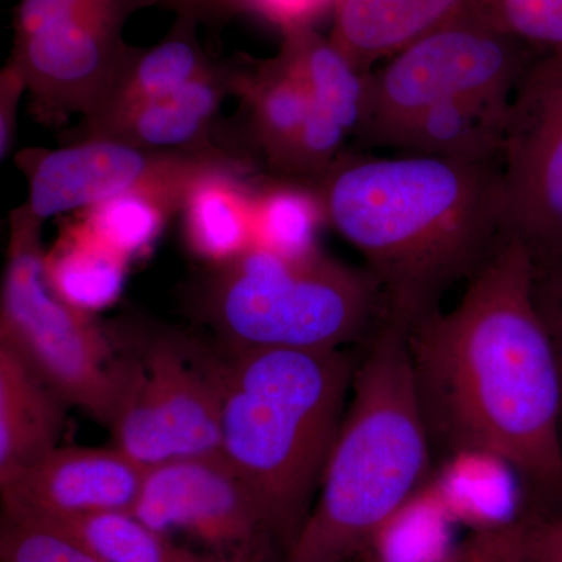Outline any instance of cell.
I'll return each instance as SVG.
<instances>
[{"label": "cell", "instance_id": "1", "mask_svg": "<svg viewBox=\"0 0 562 562\" xmlns=\"http://www.w3.org/2000/svg\"><path fill=\"white\" fill-rule=\"evenodd\" d=\"M531 255L503 233L460 302L408 331L436 461L482 452L512 465L532 519L562 517V392L536 308Z\"/></svg>", "mask_w": 562, "mask_h": 562}, {"label": "cell", "instance_id": "2", "mask_svg": "<svg viewBox=\"0 0 562 562\" xmlns=\"http://www.w3.org/2000/svg\"><path fill=\"white\" fill-rule=\"evenodd\" d=\"M312 190L325 224L364 258L386 321L408 331L441 312L506 231L501 160L344 151Z\"/></svg>", "mask_w": 562, "mask_h": 562}, {"label": "cell", "instance_id": "3", "mask_svg": "<svg viewBox=\"0 0 562 562\" xmlns=\"http://www.w3.org/2000/svg\"><path fill=\"white\" fill-rule=\"evenodd\" d=\"M408 330L384 321L360 355L316 501L279 562H353L435 475Z\"/></svg>", "mask_w": 562, "mask_h": 562}, {"label": "cell", "instance_id": "4", "mask_svg": "<svg viewBox=\"0 0 562 562\" xmlns=\"http://www.w3.org/2000/svg\"><path fill=\"white\" fill-rule=\"evenodd\" d=\"M358 361L349 349H241L222 372L221 453L254 495L280 560L316 501Z\"/></svg>", "mask_w": 562, "mask_h": 562}, {"label": "cell", "instance_id": "5", "mask_svg": "<svg viewBox=\"0 0 562 562\" xmlns=\"http://www.w3.org/2000/svg\"><path fill=\"white\" fill-rule=\"evenodd\" d=\"M194 302L236 350L364 347L386 321L372 273L319 249L286 255L254 246L210 268Z\"/></svg>", "mask_w": 562, "mask_h": 562}, {"label": "cell", "instance_id": "6", "mask_svg": "<svg viewBox=\"0 0 562 562\" xmlns=\"http://www.w3.org/2000/svg\"><path fill=\"white\" fill-rule=\"evenodd\" d=\"M43 221L25 203L11 210L0 290V344L27 362L66 405L111 425L124 390L125 362L91 314L61 301L47 281Z\"/></svg>", "mask_w": 562, "mask_h": 562}, {"label": "cell", "instance_id": "7", "mask_svg": "<svg viewBox=\"0 0 562 562\" xmlns=\"http://www.w3.org/2000/svg\"><path fill=\"white\" fill-rule=\"evenodd\" d=\"M536 54L465 11L366 74L362 146L417 111L464 98H513Z\"/></svg>", "mask_w": 562, "mask_h": 562}, {"label": "cell", "instance_id": "8", "mask_svg": "<svg viewBox=\"0 0 562 562\" xmlns=\"http://www.w3.org/2000/svg\"><path fill=\"white\" fill-rule=\"evenodd\" d=\"M250 161L228 150H160L110 138L16 155L29 187L24 203L43 222L122 195H143L177 213L201 181L217 173L247 176Z\"/></svg>", "mask_w": 562, "mask_h": 562}, {"label": "cell", "instance_id": "9", "mask_svg": "<svg viewBox=\"0 0 562 562\" xmlns=\"http://www.w3.org/2000/svg\"><path fill=\"white\" fill-rule=\"evenodd\" d=\"M125 362L124 390L110 428L114 447L144 468L221 453L224 368H206L181 339L157 336Z\"/></svg>", "mask_w": 562, "mask_h": 562}, {"label": "cell", "instance_id": "10", "mask_svg": "<svg viewBox=\"0 0 562 562\" xmlns=\"http://www.w3.org/2000/svg\"><path fill=\"white\" fill-rule=\"evenodd\" d=\"M501 169L506 232L531 257L562 254V54L536 58L517 85Z\"/></svg>", "mask_w": 562, "mask_h": 562}, {"label": "cell", "instance_id": "11", "mask_svg": "<svg viewBox=\"0 0 562 562\" xmlns=\"http://www.w3.org/2000/svg\"><path fill=\"white\" fill-rule=\"evenodd\" d=\"M131 514L169 538L187 536L203 552L227 560L262 562L279 552L249 487L222 453L147 468Z\"/></svg>", "mask_w": 562, "mask_h": 562}, {"label": "cell", "instance_id": "12", "mask_svg": "<svg viewBox=\"0 0 562 562\" xmlns=\"http://www.w3.org/2000/svg\"><path fill=\"white\" fill-rule=\"evenodd\" d=\"M122 29L68 5L32 35L14 40L10 58L24 77L36 120L60 124L101 106L136 49Z\"/></svg>", "mask_w": 562, "mask_h": 562}, {"label": "cell", "instance_id": "13", "mask_svg": "<svg viewBox=\"0 0 562 562\" xmlns=\"http://www.w3.org/2000/svg\"><path fill=\"white\" fill-rule=\"evenodd\" d=\"M146 469L117 447H57L0 484L3 516L63 522L132 513Z\"/></svg>", "mask_w": 562, "mask_h": 562}, {"label": "cell", "instance_id": "14", "mask_svg": "<svg viewBox=\"0 0 562 562\" xmlns=\"http://www.w3.org/2000/svg\"><path fill=\"white\" fill-rule=\"evenodd\" d=\"M280 52L301 74L312 111L299 150L292 181L313 187L344 154L357 135L364 111L366 74L314 25L281 32Z\"/></svg>", "mask_w": 562, "mask_h": 562}, {"label": "cell", "instance_id": "15", "mask_svg": "<svg viewBox=\"0 0 562 562\" xmlns=\"http://www.w3.org/2000/svg\"><path fill=\"white\" fill-rule=\"evenodd\" d=\"M231 94L227 65L180 90L136 103L99 120L80 121L72 140L110 138L150 149L177 151L227 150L211 139L222 102ZM231 151V150H228Z\"/></svg>", "mask_w": 562, "mask_h": 562}, {"label": "cell", "instance_id": "16", "mask_svg": "<svg viewBox=\"0 0 562 562\" xmlns=\"http://www.w3.org/2000/svg\"><path fill=\"white\" fill-rule=\"evenodd\" d=\"M227 65L231 94L249 111L251 139L279 179L292 180L312 98L281 52L269 60L239 55Z\"/></svg>", "mask_w": 562, "mask_h": 562}, {"label": "cell", "instance_id": "17", "mask_svg": "<svg viewBox=\"0 0 562 562\" xmlns=\"http://www.w3.org/2000/svg\"><path fill=\"white\" fill-rule=\"evenodd\" d=\"M513 98H464L417 111L372 139L414 157L464 162L498 161Z\"/></svg>", "mask_w": 562, "mask_h": 562}, {"label": "cell", "instance_id": "18", "mask_svg": "<svg viewBox=\"0 0 562 562\" xmlns=\"http://www.w3.org/2000/svg\"><path fill=\"white\" fill-rule=\"evenodd\" d=\"M472 0H336L330 40L360 72L449 24Z\"/></svg>", "mask_w": 562, "mask_h": 562}, {"label": "cell", "instance_id": "19", "mask_svg": "<svg viewBox=\"0 0 562 562\" xmlns=\"http://www.w3.org/2000/svg\"><path fill=\"white\" fill-rule=\"evenodd\" d=\"M66 403L0 344V484L57 449Z\"/></svg>", "mask_w": 562, "mask_h": 562}, {"label": "cell", "instance_id": "20", "mask_svg": "<svg viewBox=\"0 0 562 562\" xmlns=\"http://www.w3.org/2000/svg\"><path fill=\"white\" fill-rule=\"evenodd\" d=\"M198 22L188 14H179L160 43L136 47L105 101L81 121L99 120L136 103L171 94L220 68L221 61L211 60L199 41Z\"/></svg>", "mask_w": 562, "mask_h": 562}, {"label": "cell", "instance_id": "21", "mask_svg": "<svg viewBox=\"0 0 562 562\" xmlns=\"http://www.w3.org/2000/svg\"><path fill=\"white\" fill-rule=\"evenodd\" d=\"M431 487L447 514L468 517L472 530L530 517L519 475L494 454L461 452L442 458Z\"/></svg>", "mask_w": 562, "mask_h": 562}, {"label": "cell", "instance_id": "22", "mask_svg": "<svg viewBox=\"0 0 562 562\" xmlns=\"http://www.w3.org/2000/svg\"><path fill=\"white\" fill-rule=\"evenodd\" d=\"M180 213L188 249L210 268L254 247V184L246 176L217 173L201 181Z\"/></svg>", "mask_w": 562, "mask_h": 562}, {"label": "cell", "instance_id": "23", "mask_svg": "<svg viewBox=\"0 0 562 562\" xmlns=\"http://www.w3.org/2000/svg\"><path fill=\"white\" fill-rule=\"evenodd\" d=\"M128 260L81 222L63 233L46 251L44 269L55 294L83 313H94L117 301Z\"/></svg>", "mask_w": 562, "mask_h": 562}, {"label": "cell", "instance_id": "24", "mask_svg": "<svg viewBox=\"0 0 562 562\" xmlns=\"http://www.w3.org/2000/svg\"><path fill=\"white\" fill-rule=\"evenodd\" d=\"M46 524L57 525L76 536L106 562H239L180 546L131 513L99 514Z\"/></svg>", "mask_w": 562, "mask_h": 562}, {"label": "cell", "instance_id": "25", "mask_svg": "<svg viewBox=\"0 0 562 562\" xmlns=\"http://www.w3.org/2000/svg\"><path fill=\"white\" fill-rule=\"evenodd\" d=\"M325 222L316 192L295 181L254 184V246L286 255L317 249L316 231Z\"/></svg>", "mask_w": 562, "mask_h": 562}, {"label": "cell", "instance_id": "26", "mask_svg": "<svg viewBox=\"0 0 562 562\" xmlns=\"http://www.w3.org/2000/svg\"><path fill=\"white\" fill-rule=\"evenodd\" d=\"M87 211L83 224L122 257L143 255L160 236L162 225L172 211L143 195L110 199Z\"/></svg>", "mask_w": 562, "mask_h": 562}, {"label": "cell", "instance_id": "27", "mask_svg": "<svg viewBox=\"0 0 562 562\" xmlns=\"http://www.w3.org/2000/svg\"><path fill=\"white\" fill-rule=\"evenodd\" d=\"M468 11L536 54H562V0H472Z\"/></svg>", "mask_w": 562, "mask_h": 562}, {"label": "cell", "instance_id": "28", "mask_svg": "<svg viewBox=\"0 0 562 562\" xmlns=\"http://www.w3.org/2000/svg\"><path fill=\"white\" fill-rule=\"evenodd\" d=\"M2 562H106L101 554L57 525L3 516Z\"/></svg>", "mask_w": 562, "mask_h": 562}, {"label": "cell", "instance_id": "29", "mask_svg": "<svg viewBox=\"0 0 562 562\" xmlns=\"http://www.w3.org/2000/svg\"><path fill=\"white\" fill-rule=\"evenodd\" d=\"M538 519L520 517L501 525L475 528L432 562H530L528 541ZM366 562H373L364 557Z\"/></svg>", "mask_w": 562, "mask_h": 562}, {"label": "cell", "instance_id": "30", "mask_svg": "<svg viewBox=\"0 0 562 562\" xmlns=\"http://www.w3.org/2000/svg\"><path fill=\"white\" fill-rule=\"evenodd\" d=\"M531 268L532 299L552 342L562 392V254L531 257Z\"/></svg>", "mask_w": 562, "mask_h": 562}, {"label": "cell", "instance_id": "31", "mask_svg": "<svg viewBox=\"0 0 562 562\" xmlns=\"http://www.w3.org/2000/svg\"><path fill=\"white\" fill-rule=\"evenodd\" d=\"M336 0H233V13H251L286 29L314 25L317 18L335 9Z\"/></svg>", "mask_w": 562, "mask_h": 562}, {"label": "cell", "instance_id": "32", "mask_svg": "<svg viewBox=\"0 0 562 562\" xmlns=\"http://www.w3.org/2000/svg\"><path fill=\"white\" fill-rule=\"evenodd\" d=\"M27 92L16 63L9 58L0 72V157L5 160L16 136L18 110L22 94Z\"/></svg>", "mask_w": 562, "mask_h": 562}, {"label": "cell", "instance_id": "33", "mask_svg": "<svg viewBox=\"0 0 562 562\" xmlns=\"http://www.w3.org/2000/svg\"><path fill=\"white\" fill-rule=\"evenodd\" d=\"M530 562H562V517L536 520L528 541Z\"/></svg>", "mask_w": 562, "mask_h": 562}, {"label": "cell", "instance_id": "34", "mask_svg": "<svg viewBox=\"0 0 562 562\" xmlns=\"http://www.w3.org/2000/svg\"><path fill=\"white\" fill-rule=\"evenodd\" d=\"M69 9L94 14L114 24L125 25L135 11L160 3V0H65Z\"/></svg>", "mask_w": 562, "mask_h": 562}, {"label": "cell", "instance_id": "35", "mask_svg": "<svg viewBox=\"0 0 562 562\" xmlns=\"http://www.w3.org/2000/svg\"><path fill=\"white\" fill-rule=\"evenodd\" d=\"M160 3L195 20L209 14L233 13V0H160Z\"/></svg>", "mask_w": 562, "mask_h": 562}, {"label": "cell", "instance_id": "36", "mask_svg": "<svg viewBox=\"0 0 562 562\" xmlns=\"http://www.w3.org/2000/svg\"><path fill=\"white\" fill-rule=\"evenodd\" d=\"M353 562H366V561L362 560V558H360V560H357V561H353Z\"/></svg>", "mask_w": 562, "mask_h": 562}]
</instances>
